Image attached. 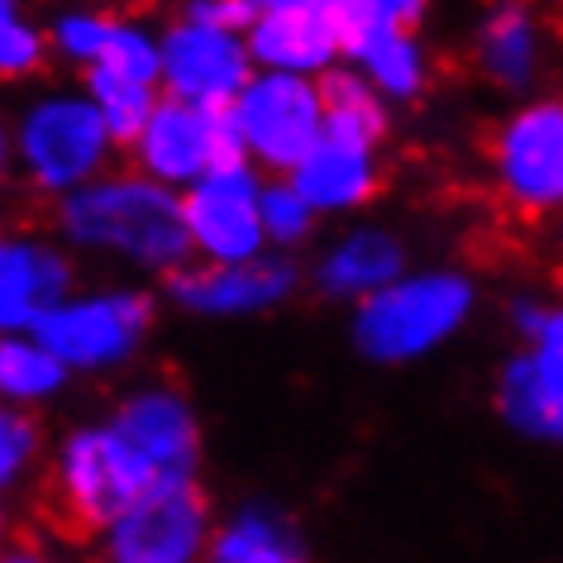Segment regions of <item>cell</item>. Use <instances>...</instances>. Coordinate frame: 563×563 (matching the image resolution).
Here are the masks:
<instances>
[{"instance_id": "e575fe53", "label": "cell", "mask_w": 563, "mask_h": 563, "mask_svg": "<svg viewBox=\"0 0 563 563\" xmlns=\"http://www.w3.org/2000/svg\"><path fill=\"white\" fill-rule=\"evenodd\" d=\"M10 554V511H5V492H0V559Z\"/></svg>"}, {"instance_id": "5bb4252c", "label": "cell", "mask_w": 563, "mask_h": 563, "mask_svg": "<svg viewBox=\"0 0 563 563\" xmlns=\"http://www.w3.org/2000/svg\"><path fill=\"white\" fill-rule=\"evenodd\" d=\"M163 34V91L196 106H230L258 73L249 34L177 15Z\"/></svg>"}, {"instance_id": "9c48e42d", "label": "cell", "mask_w": 563, "mask_h": 563, "mask_svg": "<svg viewBox=\"0 0 563 563\" xmlns=\"http://www.w3.org/2000/svg\"><path fill=\"white\" fill-rule=\"evenodd\" d=\"M210 497L196 477H163L144 487L124 516L101 534V554L115 563H196L210 554Z\"/></svg>"}, {"instance_id": "d4e9b609", "label": "cell", "mask_w": 563, "mask_h": 563, "mask_svg": "<svg viewBox=\"0 0 563 563\" xmlns=\"http://www.w3.org/2000/svg\"><path fill=\"white\" fill-rule=\"evenodd\" d=\"M91 67H106V73L144 81V87H163V34H153L148 24H139V20H115L101 58Z\"/></svg>"}, {"instance_id": "83f0119b", "label": "cell", "mask_w": 563, "mask_h": 563, "mask_svg": "<svg viewBox=\"0 0 563 563\" xmlns=\"http://www.w3.org/2000/svg\"><path fill=\"white\" fill-rule=\"evenodd\" d=\"M44 459V430L30 406L0 401V492H15Z\"/></svg>"}, {"instance_id": "cb8c5ba5", "label": "cell", "mask_w": 563, "mask_h": 563, "mask_svg": "<svg viewBox=\"0 0 563 563\" xmlns=\"http://www.w3.org/2000/svg\"><path fill=\"white\" fill-rule=\"evenodd\" d=\"M81 87H87V96L101 106L110 134H115L120 144H134L139 130H144L148 115H153V106L163 101V87H144V81L106 73V67H81Z\"/></svg>"}, {"instance_id": "7c38bea8", "label": "cell", "mask_w": 563, "mask_h": 563, "mask_svg": "<svg viewBox=\"0 0 563 563\" xmlns=\"http://www.w3.org/2000/svg\"><path fill=\"white\" fill-rule=\"evenodd\" d=\"M468 58L492 91L520 101L540 91L554 67V34L534 0H483L468 30Z\"/></svg>"}, {"instance_id": "ac0fdd59", "label": "cell", "mask_w": 563, "mask_h": 563, "mask_svg": "<svg viewBox=\"0 0 563 563\" xmlns=\"http://www.w3.org/2000/svg\"><path fill=\"white\" fill-rule=\"evenodd\" d=\"M406 267H411V249H406V239L397 230H387V224H354L334 244H325V253L311 267V282L325 301L358 306L377 287H387L391 277H401Z\"/></svg>"}, {"instance_id": "7402d4cb", "label": "cell", "mask_w": 563, "mask_h": 563, "mask_svg": "<svg viewBox=\"0 0 563 563\" xmlns=\"http://www.w3.org/2000/svg\"><path fill=\"white\" fill-rule=\"evenodd\" d=\"M320 91H325V134L383 148V139L391 130V101L358 73L354 63L349 67L334 63L330 73L320 77Z\"/></svg>"}, {"instance_id": "484cf974", "label": "cell", "mask_w": 563, "mask_h": 563, "mask_svg": "<svg viewBox=\"0 0 563 563\" xmlns=\"http://www.w3.org/2000/svg\"><path fill=\"white\" fill-rule=\"evenodd\" d=\"M325 220L320 210L297 191V181L287 173H277L273 181H263V230H267V249H301L311 244L316 224Z\"/></svg>"}, {"instance_id": "30bf717a", "label": "cell", "mask_w": 563, "mask_h": 563, "mask_svg": "<svg viewBox=\"0 0 563 563\" xmlns=\"http://www.w3.org/2000/svg\"><path fill=\"white\" fill-rule=\"evenodd\" d=\"M130 148H134V167H144L148 177H158L177 191H187L191 181H201L206 173L249 163L230 106H196V101H181V96H167V91H163V101L153 106L148 124L139 130Z\"/></svg>"}, {"instance_id": "2e32d148", "label": "cell", "mask_w": 563, "mask_h": 563, "mask_svg": "<svg viewBox=\"0 0 563 563\" xmlns=\"http://www.w3.org/2000/svg\"><path fill=\"white\" fill-rule=\"evenodd\" d=\"M73 291V258L38 234H0V334L34 330Z\"/></svg>"}, {"instance_id": "f546056e", "label": "cell", "mask_w": 563, "mask_h": 563, "mask_svg": "<svg viewBox=\"0 0 563 563\" xmlns=\"http://www.w3.org/2000/svg\"><path fill=\"white\" fill-rule=\"evenodd\" d=\"M110 24H115V15H106V10H63L48 30L53 53H58L63 63L91 67L110 38Z\"/></svg>"}, {"instance_id": "603a6c76", "label": "cell", "mask_w": 563, "mask_h": 563, "mask_svg": "<svg viewBox=\"0 0 563 563\" xmlns=\"http://www.w3.org/2000/svg\"><path fill=\"white\" fill-rule=\"evenodd\" d=\"M67 377H73V368L34 330L0 334V401L44 406L67 387Z\"/></svg>"}, {"instance_id": "ffe728a7", "label": "cell", "mask_w": 563, "mask_h": 563, "mask_svg": "<svg viewBox=\"0 0 563 563\" xmlns=\"http://www.w3.org/2000/svg\"><path fill=\"white\" fill-rule=\"evenodd\" d=\"M216 563H297L306 559L301 526L273 501H244L210 534Z\"/></svg>"}, {"instance_id": "5b68a950", "label": "cell", "mask_w": 563, "mask_h": 563, "mask_svg": "<svg viewBox=\"0 0 563 563\" xmlns=\"http://www.w3.org/2000/svg\"><path fill=\"white\" fill-rule=\"evenodd\" d=\"M487 181L520 220L563 216V91H530L492 124Z\"/></svg>"}, {"instance_id": "8992f818", "label": "cell", "mask_w": 563, "mask_h": 563, "mask_svg": "<svg viewBox=\"0 0 563 563\" xmlns=\"http://www.w3.org/2000/svg\"><path fill=\"white\" fill-rule=\"evenodd\" d=\"M153 316H158V306L139 287L67 291L58 306L44 311L34 334L73 373H115L144 349Z\"/></svg>"}, {"instance_id": "ba28073f", "label": "cell", "mask_w": 563, "mask_h": 563, "mask_svg": "<svg viewBox=\"0 0 563 563\" xmlns=\"http://www.w3.org/2000/svg\"><path fill=\"white\" fill-rule=\"evenodd\" d=\"M516 344L497 368L492 406L520 440L563 449V301L544 297L530 325L516 330Z\"/></svg>"}, {"instance_id": "1f68e13d", "label": "cell", "mask_w": 563, "mask_h": 563, "mask_svg": "<svg viewBox=\"0 0 563 563\" xmlns=\"http://www.w3.org/2000/svg\"><path fill=\"white\" fill-rule=\"evenodd\" d=\"M10 173H15V124L0 120V187H5Z\"/></svg>"}, {"instance_id": "8fae6325", "label": "cell", "mask_w": 563, "mask_h": 563, "mask_svg": "<svg viewBox=\"0 0 563 563\" xmlns=\"http://www.w3.org/2000/svg\"><path fill=\"white\" fill-rule=\"evenodd\" d=\"M301 287V267L287 258V249H267L244 263H181L163 277L167 301L206 320H239L263 316L273 306L291 301Z\"/></svg>"}, {"instance_id": "d6986e66", "label": "cell", "mask_w": 563, "mask_h": 563, "mask_svg": "<svg viewBox=\"0 0 563 563\" xmlns=\"http://www.w3.org/2000/svg\"><path fill=\"white\" fill-rule=\"evenodd\" d=\"M287 177L297 181V191L320 216H354L383 191V158L373 144L325 134Z\"/></svg>"}, {"instance_id": "9a60e30c", "label": "cell", "mask_w": 563, "mask_h": 563, "mask_svg": "<svg viewBox=\"0 0 563 563\" xmlns=\"http://www.w3.org/2000/svg\"><path fill=\"white\" fill-rule=\"evenodd\" d=\"M130 449L148 463L158 477H196L201 468V416H196L191 397L173 383H148L120 397L115 416H110Z\"/></svg>"}, {"instance_id": "44dd1931", "label": "cell", "mask_w": 563, "mask_h": 563, "mask_svg": "<svg viewBox=\"0 0 563 563\" xmlns=\"http://www.w3.org/2000/svg\"><path fill=\"white\" fill-rule=\"evenodd\" d=\"M344 63H354L391 106H416L430 91L434 63L420 44V30H383L344 48Z\"/></svg>"}, {"instance_id": "836d02e7", "label": "cell", "mask_w": 563, "mask_h": 563, "mask_svg": "<svg viewBox=\"0 0 563 563\" xmlns=\"http://www.w3.org/2000/svg\"><path fill=\"white\" fill-rule=\"evenodd\" d=\"M549 253H554V263L563 267V216L549 220Z\"/></svg>"}, {"instance_id": "d6a6232c", "label": "cell", "mask_w": 563, "mask_h": 563, "mask_svg": "<svg viewBox=\"0 0 563 563\" xmlns=\"http://www.w3.org/2000/svg\"><path fill=\"white\" fill-rule=\"evenodd\" d=\"M258 10H301V5H340V0H253Z\"/></svg>"}, {"instance_id": "7a4b0ae2", "label": "cell", "mask_w": 563, "mask_h": 563, "mask_svg": "<svg viewBox=\"0 0 563 563\" xmlns=\"http://www.w3.org/2000/svg\"><path fill=\"white\" fill-rule=\"evenodd\" d=\"M477 306H483V287L463 267H406L401 277H391L387 287L354 306L349 340L377 368H411L454 344L473 325Z\"/></svg>"}, {"instance_id": "4fadbf2b", "label": "cell", "mask_w": 563, "mask_h": 563, "mask_svg": "<svg viewBox=\"0 0 563 563\" xmlns=\"http://www.w3.org/2000/svg\"><path fill=\"white\" fill-rule=\"evenodd\" d=\"M181 206H187L196 258L244 263L267 253L258 163H234V167H220V173H206L201 181H191L181 191Z\"/></svg>"}, {"instance_id": "3957f363", "label": "cell", "mask_w": 563, "mask_h": 563, "mask_svg": "<svg viewBox=\"0 0 563 563\" xmlns=\"http://www.w3.org/2000/svg\"><path fill=\"white\" fill-rule=\"evenodd\" d=\"M158 477L134 454L130 440L101 420V426L67 430L48 463V506L73 540H101L110 520L124 516L144 487Z\"/></svg>"}, {"instance_id": "4dcf8cb0", "label": "cell", "mask_w": 563, "mask_h": 563, "mask_svg": "<svg viewBox=\"0 0 563 563\" xmlns=\"http://www.w3.org/2000/svg\"><path fill=\"white\" fill-rule=\"evenodd\" d=\"M181 15L187 20H201V24H216V30H239L249 34L258 5L253 0H181Z\"/></svg>"}, {"instance_id": "52a82bcc", "label": "cell", "mask_w": 563, "mask_h": 563, "mask_svg": "<svg viewBox=\"0 0 563 563\" xmlns=\"http://www.w3.org/2000/svg\"><path fill=\"white\" fill-rule=\"evenodd\" d=\"M230 115L249 163L263 173H291L325 139V91L320 77L258 67L230 101Z\"/></svg>"}, {"instance_id": "6da1fadb", "label": "cell", "mask_w": 563, "mask_h": 563, "mask_svg": "<svg viewBox=\"0 0 563 563\" xmlns=\"http://www.w3.org/2000/svg\"><path fill=\"white\" fill-rule=\"evenodd\" d=\"M53 230L67 249L120 258L153 277H167L196 258L181 191L148 177L144 167H134V173L106 167L87 187L58 196L53 201Z\"/></svg>"}, {"instance_id": "4316f807", "label": "cell", "mask_w": 563, "mask_h": 563, "mask_svg": "<svg viewBox=\"0 0 563 563\" xmlns=\"http://www.w3.org/2000/svg\"><path fill=\"white\" fill-rule=\"evenodd\" d=\"M53 53L48 30L24 15V0H0V81H30Z\"/></svg>"}, {"instance_id": "f1b7e54d", "label": "cell", "mask_w": 563, "mask_h": 563, "mask_svg": "<svg viewBox=\"0 0 563 563\" xmlns=\"http://www.w3.org/2000/svg\"><path fill=\"white\" fill-rule=\"evenodd\" d=\"M430 15V0H340L344 48L383 30H420Z\"/></svg>"}, {"instance_id": "e0dca14e", "label": "cell", "mask_w": 563, "mask_h": 563, "mask_svg": "<svg viewBox=\"0 0 563 563\" xmlns=\"http://www.w3.org/2000/svg\"><path fill=\"white\" fill-rule=\"evenodd\" d=\"M249 48H253V63L258 67L325 77L334 63H344L340 5L258 10L253 24H249Z\"/></svg>"}, {"instance_id": "277c9868", "label": "cell", "mask_w": 563, "mask_h": 563, "mask_svg": "<svg viewBox=\"0 0 563 563\" xmlns=\"http://www.w3.org/2000/svg\"><path fill=\"white\" fill-rule=\"evenodd\" d=\"M120 139L81 91H38L15 115V167L38 196H67L110 167Z\"/></svg>"}]
</instances>
